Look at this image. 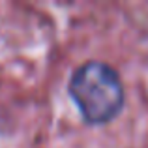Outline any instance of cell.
Wrapping results in <instances>:
<instances>
[{
    "label": "cell",
    "mask_w": 148,
    "mask_h": 148,
    "mask_svg": "<svg viewBox=\"0 0 148 148\" xmlns=\"http://www.w3.org/2000/svg\"><path fill=\"white\" fill-rule=\"evenodd\" d=\"M69 94L90 124H105L120 112L124 88L118 73L103 62H86L71 77Z\"/></svg>",
    "instance_id": "cell-1"
}]
</instances>
